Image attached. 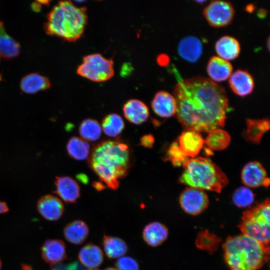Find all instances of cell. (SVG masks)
Instances as JSON below:
<instances>
[{"mask_svg":"<svg viewBox=\"0 0 270 270\" xmlns=\"http://www.w3.org/2000/svg\"><path fill=\"white\" fill-rule=\"evenodd\" d=\"M1 268H2V262H1L0 260V270L1 269Z\"/></svg>","mask_w":270,"mask_h":270,"instance_id":"7bdbcfd3","label":"cell"},{"mask_svg":"<svg viewBox=\"0 0 270 270\" xmlns=\"http://www.w3.org/2000/svg\"><path fill=\"white\" fill-rule=\"evenodd\" d=\"M79 133L86 141L95 142L102 134V128L97 120L92 118L84 120L79 126Z\"/></svg>","mask_w":270,"mask_h":270,"instance_id":"f546056e","label":"cell"},{"mask_svg":"<svg viewBox=\"0 0 270 270\" xmlns=\"http://www.w3.org/2000/svg\"><path fill=\"white\" fill-rule=\"evenodd\" d=\"M270 200L268 199L242 213L238 226L242 234L270 248Z\"/></svg>","mask_w":270,"mask_h":270,"instance_id":"8992f818","label":"cell"},{"mask_svg":"<svg viewBox=\"0 0 270 270\" xmlns=\"http://www.w3.org/2000/svg\"><path fill=\"white\" fill-rule=\"evenodd\" d=\"M154 140L152 134H146L140 138V144L145 148H152L154 144Z\"/></svg>","mask_w":270,"mask_h":270,"instance_id":"d590c367","label":"cell"},{"mask_svg":"<svg viewBox=\"0 0 270 270\" xmlns=\"http://www.w3.org/2000/svg\"><path fill=\"white\" fill-rule=\"evenodd\" d=\"M168 229L164 224L153 222L146 225L142 230V238L148 246L156 247L168 238Z\"/></svg>","mask_w":270,"mask_h":270,"instance_id":"44dd1931","label":"cell"},{"mask_svg":"<svg viewBox=\"0 0 270 270\" xmlns=\"http://www.w3.org/2000/svg\"><path fill=\"white\" fill-rule=\"evenodd\" d=\"M270 121L268 119L246 120V129L244 136L252 142L258 144L263 134L270 129Z\"/></svg>","mask_w":270,"mask_h":270,"instance_id":"484cf974","label":"cell"},{"mask_svg":"<svg viewBox=\"0 0 270 270\" xmlns=\"http://www.w3.org/2000/svg\"></svg>","mask_w":270,"mask_h":270,"instance_id":"ee69618b","label":"cell"},{"mask_svg":"<svg viewBox=\"0 0 270 270\" xmlns=\"http://www.w3.org/2000/svg\"><path fill=\"white\" fill-rule=\"evenodd\" d=\"M179 202L182 210L191 215L200 214L208 205V198L204 190L193 187L183 191Z\"/></svg>","mask_w":270,"mask_h":270,"instance_id":"9c48e42d","label":"cell"},{"mask_svg":"<svg viewBox=\"0 0 270 270\" xmlns=\"http://www.w3.org/2000/svg\"><path fill=\"white\" fill-rule=\"evenodd\" d=\"M86 7H78L71 1H60L47 16L44 28L46 33L69 42L82 35L88 22Z\"/></svg>","mask_w":270,"mask_h":270,"instance_id":"277c9868","label":"cell"},{"mask_svg":"<svg viewBox=\"0 0 270 270\" xmlns=\"http://www.w3.org/2000/svg\"><path fill=\"white\" fill-rule=\"evenodd\" d=\"M122 110L127 120L136 124L145 122L149 116L148 107L142 101L136 99L128 100L124 104Z\"/></svg>","mask_w":270,"mask_h":270,"instance_id":"ffe728a7","label":"cell"},{"mask_svg":"<svg viewBox=\"0 0 270 270\" xmlns=\"http://www.w3.org/2000/svg\"><path fill=\"white\" fill-rule=\"evenodd\" d=\"M102 129L108 136H118L124 128V123L122 117L116 114H110L106 116L102 121Z\"/></svg>","mask_w":270,"mask_h":270,"instance_id":"4dcf8cb0","label":"cell"},{"mask_svg":"<svg viewBox=\"0 0 270 270\" xmlns=\"http://www.w3.org/2000/svg\"><path fill=\"white\" fill-rule=\"evenodd\" d=\"M178 52L184 60L191 62L198 61L202 52V45L200 40L193 36L184 37L178 44Z\"/></svg>","mask_w":270,"mask_h":270,"instance_id":"e0dca14e","label":"cell"},{"mask_svg":"<svg viewBox=\"0 0 270 270\" xmlns=\"http://www.w3.org/2000/svg\"><path fill=\"white\" fill-rule=\"evenodd\" d=\"M151 106L158 116L168 118L176 114V103L173 96L166 91H159L154 95Z\"/></svg>","mask_w":270,"mask_h":270,"instance_id":"7c38bea8","label":"cell"},{"mask_svg":"<svg viewBox=\"0 0 270 270\" xmlns=\"http://www.w3.org/2000/svg\"><path fill=\"white\" fill-rule=\"evenodd\" d=\"M90 168L100 180L112 190L127 174L130 167V152L120 140L103 141L94 148L89 158Z\"/></svg>","mask_w":270,"mask_h":270,"instance_id":"7a4b0ae2","label":"cell"},{"mask_svg":"<svg viewBox=\"0 0 270 270\" xmlns=\"http://www.w3.org/2000/svg\"><path fill=\"white\" fill-rule=\"evenodd\" d=\"M8 210V208L6 204L0 200V214L6 212Z\"/></svg>","mask_w":270,"mask_h":270,"instance_id":"8d00e7d4","label":"cell"},{"mask_svg":"<svg viewBox=\"0 0 270 270\" xmlns=\"http://www.w3.org/2000/svg\"><path fill=\"white\" fill-rule=\"evenodd\" d=\"M42 256L45 262L50 266L65 260L67 255L64 243L58 239L46 240L42 247Z\"/></svg>","mask_w":270,"mask_h":270,"instance_id":"5bb4252c","label":"cell"},{"mask_svg":"<svg viewBox=\"0 0 270 270\" xmlns=\"http://www.w3.org/2000/svg\"><path fill=\"white\" fill-rule=\"evenodd\" d=\"M40 4H41L40 2H38V1L36 3L33 4L32 6V8L34 9V11H39L41 8Z\"/></svg>","mask_w":270,"mask_h":270,"instance_id":"74e56055","label":"cell"},{"mask_svg":"<svg viewBox=\"0 0 270 270\" xmlns=\"http://www.w3.org/2000/svg\"><path fill=\"white\" fill-rule=\"evenodd\" d=\"M183 166L179 182L190 187L220 193L228 184L225 174L207 158H189Z\"/></svg>","mask_w":270,"mask_h":270,"instance_id":"5b68a950","label":"cell"},{"mask_svg":"<svg viewBox=\"0 0 270 270\" xmlns=\"http://www.w3.org/2000/svg\"><path fill=\"white\" fill-rule=\"evenodd\" d=\"M267 44H268V48L269 50V45H270V38H268V42H267Z\"/></svg>","mask_w":270,"mask_h":270,"instance_id":"b9f144b4","label":"cell"},{"mask_svg":"<svg viewBox=\"0 0 270 270\" xmlns=\"http://www.w3.org/2000/svg\"><path fill=\"white\" fill-rule=\"evenodd\" d=\"M232 66L228 60L218 56H212L206 66L207 73L210 79L216 82L224 81L230 78L232 72Z\"/></svg>","mask_w":270,"mask_h":270,"instance_id":"ac0fdd59","label":"cell"},{"mask_svg":"<svg viewBox=\"0 0 270 270\" xmlns=\"http://www.w3.org/2000/svg\"><path fill=\"white\" fill-rule=\"evenodd\" d=\"M102 244L106 256L110 259L120 258L128 250L125 242L116 236L104 235L102 238Z\"/></svg>","mask_w":270,"mask_h":270,"instance_id":"4316f807","label":"cell"},{"mask_svg":"<svg viewBox=\"0 0 270 270\" xmlns=\"http://www.w3.org/2000/svg\"><path fill=\"white\" fill-rule=\"evenodd\" d=\"M178 143L186 156L194 158L202 148L204 140L198 132L186 130L179 136Z\"/></svg>","mask_w":270,"mask_h":270,"instance_id":"9a60e30c","label":"cell"},{"mask_svg":"<svg viewBox=\"0 0 270 270\" xmlns=\"http://www.w3.org/2000/svg\"><path fill=\"white\" fill-rule=\"evenodd\" d=\"M241 178L244 184L250 188L268 187L270 184L265 169L257 161L250 162L244 166Z\"/></svg>","mask_w":270,"mask_h":270,"instance_id":"30bf717a","label":"cell"},{"mask_svg":"<svg viewBox=\"0 0 270 270\" xmlns=\"http://www.w3.org/2000/svg\"><path fill=\"white\" fill-rule=\"evenodd\" d=\"M222 247L230 270H260L269 258V247L244 234L228 237Z\"/></svg>","mask_w":270,"mask_h":270,"instance_id":"3957f363","label":"cell"},{"mask_svg":"<svg viewBox=\"0 0 270 270\" xmlns=\"http://www.w3.org/2000/svg\"><path fill=\"white\" fill-rule=\"evenodd\" d=\"M118 270H139L138 262L132 258L128 256H122L115 264Z\"/></svg>","mask_w":270,"mask_h":270,"instance_id":"e575fe53","label":"cell"},{"mask_svg":"<svg viewBox=\"0 0 270 270\" xmlns=\"http://www.w3.org/2000/svg\"><path fill=\"white\" fill-rule=\"evenodd\" d=\"M230 142V136L221 128H217L210 132L204 140V143L210 150H216L226 148Z\"/></svg>","mask_w":270,"mask_h":270,"instance_id":"f1b7e54d","label":"cell"},{"mask_svg":"<svg viewBox=\"0 0 270 270\" xmlns=\"http://www.w3.org/2000/svg\"><path fill=\"white\" fill-rule=\"evenodd\" d=\"M65 238L74 244H82L89 234V228L87 224L81 220H74L68 224L64 228Z\"/></svg>","mask_w":270,"mask_h":270,"instance_id":"603a6c76","label":"cell"},{"mask_svg":"<svg viewBox=\"0 0 270 270\" xmlns=\"http://www.w3.org/2000/svg\"><path fill=\"white\" fill-rule=\"evenodd\" d=\"M215 50L219 57L228 61L234 60L238 56L240 46L236 38L230 36H224L216 42Z\"/></svg>","mask_w":270,"mask_h":270,"instance_id":"7402d4cb","label":"cell"},{"mask_svg":"<svg viewBox=\"0 0 270 270\" xmlns=\"http://www.w3.org/2000/svg\"><path fill=\"white\" fill-rule=\"evenodd\" d=\"M37 209L40 214L48 220H56L62 216L64 206L60 198L50 194L42 196L38 201Z\"/></svg>","mask_w":270,"mask_h":270,"instance_id":"8fae6325","label":"cell"},{"mask_svg":"<svg viewBox=\"0 0 270 270\" xmlns=\"http://www.w3.org/2000/svg\"><path fill=\"white\" fill-rule=\"evenodd\" d=\"M66 150L69 156L76 160H84L90 154L88 143L78 137H72L66 144Z\"/></svg>","mask_w":270,"mask_h":270,"instance_id":"83f0119b","label":"cell"},{"mask_svg":"<svg viewBox=\"0 0 270 270\" xmlns=\"http://www.w3.org/2000/svg\"><path fill=\"white\" fill-rule=\"evenodd\" d=\"M234 13V9L230 2L220 0L211 1L203 10L207 22L214 27H222L229 24Z\"/></svg>","mask_w":270,"mask_h":270,"instance_id":"ba28073f","label":"cell"},{"mask_svg":"<svg viewBox=\"0 0 270 270\" xmlns=\"http://www.w3.org/2000/svg\"><path fill=\"white\" fill-rule=\"evenodd\" d=\"M77 74L82 77L94 82L108 80L114 74V62L104 58L100 54H92L82 58L78 66Z\"/></svg>","mask_w":270,"mask_h":270,"instance_id":"52a82bcc","label":"cell"},{"mask_svg":"<svg viewBox=\"0 0 270 270\" xmlns=\"http://www.w3.org/2000/svg\"><path fill=\"white\" fill-rule=\"evenodd\" d=\"M103 270H118L114 268L108 267V268H104Z\"/></svg>","mask_w":270,"mask_h":270,"instance_id":"60d3db41","label":"cell"},{"mask_svg":"<svg viewBox=\"0 0 270 270\" xmlns=\"http://www.w3.org/2000/svg\"><path fill=\"white\" fill-rule=\"evenodd\" d=\"M228 83L233 92L240 96L250 94L254 87L252 76L247 70L240 69L232 72Z\"/></svg>","mask_w":270,"mask_h":270,"instance_id":"4fadbf2b","label":"cell"},{"mask_svg":"<svg viewBox=\"0 0 270 270\" xmlns=\"http://www.w3.org/2000/svg\"><path fill=\"white\" fill-rule=\"evenodd\" d=\"M55 185L56 193L65 202L74 203L80 196L79 185L70 177L57 176Z\"/></svg>","mask_w":270,"mask_h":270,"instance_id":"2e32d148","label":"cell"},{"mask_svg":"<svg viewBox=\"0 0 270 270\" xmlns=\"http://www.w3.org/2000/svg\"><path fill=\"white\" fill-rule=\"evenodd\" d=\"M254 200L252 192L246 186L238 188L232 195L234 204L239 208H246L252 204Z\"/></svg>","mask_w":270,"mask_h":270,"instance_id":"d6a6232c","label":"cell"},{"mask_svg":"<svg viewBox=\"0 0 270 270\" xmlns=\"http://www.w3.org/2000/svg\"><path fill=\"white\" fill-rule=\"evenodd\" d=\"M220 241L218 236L204 230L198 234L196 244L198 248L211 253L216 250Z\"/></svg>","mask_w":270,"mask_h":270,"instance_id":"1f68e13d","label":"cell"},{"mask_svg":"<svg viewBox=\"0 0 270 270\" xmlns=\"http://www.w3.org/2000/svg\"><path fill=\"white\" fill-rule=\"evenodd\" d=\"M78 258L84 266L90 270H95L102 264L104 256L99 246L88 243L80 250Z\"/></svg>","mask_w":270,"mask_h":270,"instance_id":"d6986e66","label":"cell"},{"mask_svg":"<svg viewBox=\"0 0 270 270\" xmlns=\"http://www.w3.org/2000/svg\"></svg>","mask_w":270,"mask_h":270,"instance_id":"bcb514c9","label":"cell"},{"mask_svg":"<svg viewBox=\"0 0 270 270\" xmlns=\"http://www.w3.org/2000/svg\"><path fill=\"white\" fill-rule=\"evenodd\" d=\"M174 95L176 114L186 130L210 132L224 126L229 110L224 88L210 78L178 79Z\"/></svg>","mask_w":270,"mask_h":270,"instance_id":"6da1fadb","label":"cell"},{"mask_svg":"<svg viewBox=\"0 0 270 270\" xmlns=\"http://www.w3.org/2000/svg\"><path fill=\"white\" fill-rule=\"evenodd\" d=\"M78 178H79L80 180H81L82 182H84V183L86 182V181H88L86 176H83L82 174H81L80 176H78Z\"/></svg>","mask_w":270,"mask_h":270,"instance_id":"ab89813d","label":"cell"},{"mask_svg":"<svg viewBox=\"0 0 270 270\" xmlns=\"http://www.w3.org/2000/svg\"><path fill=\"white\" fill-rule=\"evenodd\" d=\"M48 78L38 73L29 74L24 76L20 82L22 90L26 94H35L50 87Z\"/></svg>","mask_w":270,"mask_h":270,"instance_id":"cb8c5ba5","label":"cell"},{"mask_svg":"<svg viewBox=\"0 0 270 270\" xmlns=\"http://www.w3.org/2000/svg\"><path fill=\"white\" fill-rule=\"evenodd\" d=\"M20 52L19 43L6 32L4 24L0 21V54L6 59L18 56Z\"/></svg>","mask_w":270,"mask_h":270,"instance_id":"d4e9b609","label":"cell"},{"mask_svg":"<svg viewBox=\"0 0 270 270\" xmlns=\"http://www.w3.org/2000/svg\"><path fill=\"white\" fill-rule=\"evenodd\" d=\"M94 186L98 190H100L104 188L103 184L99 182L94 183Z\"/></svg>","mask_w":270,"mask_h":270,"instance_id":"f35d334b","label":"cell"},{"mask_svg":"<svg viewBox=\"0 0 270 270\" xmlns=\"http://www.w3.org/2000/svg\"><path fill=\"white\" fill-rule=\"evenodd\" d=\"M166 159L170 160L174 166H184L189 159L180 148L178 142H173L166 154Z\"/></svg>","mask_w":270,"mask_h":270,"instance_id":"836d02e7","label":"cell"},{"mask_svg":"<svg viewBox=\"0 0 270 270\" xmlns=\"http://www.w3.org/2000/svg\"></svg>","mask_w":270,"mask_h":270,"instance_id":"f6af8a7d","label":"cell"}]
</instances>
